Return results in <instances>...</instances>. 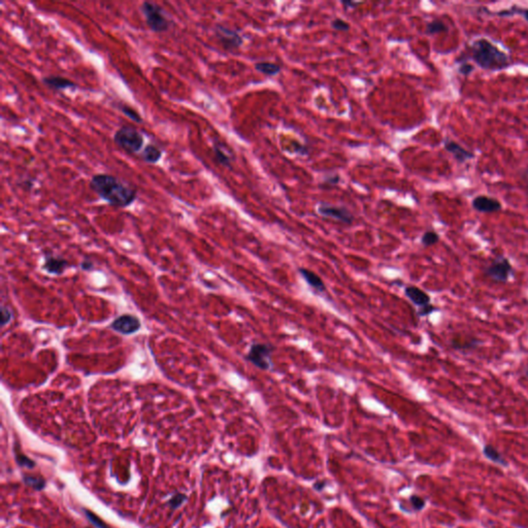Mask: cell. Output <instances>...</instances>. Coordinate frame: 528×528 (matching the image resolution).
I'll return each instance as SVG.
<instances>
[{
	"label": "cell",
	"instance_id": "15",
	"mask_svg": "<svg viewBox=\"0 0 528 528\" xmlns=\"http://www.w3.org/2000/svg\"><path fill=\"white\" fill-rule=\"evenodd\" d=\"M140 157L149 164H156L162 157V150L155 145L150 144L140 153Z\"/></svg>",
	"mask_w": 528,
	"mask_h": 528
},
{
	"label": "cell",
	"instance_id": "16",
	"mask_svg": "<svg viewBox=\"0 0 528 528\" xmlns=\"http://www.w3.org/2000/svg\"><path fill=\"white\" fill-rule=\"evenodd\" d=\"M66 264L67 263L64 259L59 258V257H54V256H49L46 259L45 267L49 272L59 274L64 270Z\"/></svg>",
	"mask_w": 528,
	"mask_h": 528
},
{
	"label": "cell",
	"instance_id": "17",
	"mask_svg": "<svg viewBox=\"0 0 528 528\" xmlns=\"http://www.w3.org/2000/svg\"><path fill=\"white\" fill-rule=\"evenodd\" d=\"M450 344L452 348L457 351H469L479 348L483 345V342L477 338H471L470 341L467 342H458L456 339H452Z\"/></svg>",
	"mask_w": 528,
	"mask_h": 528
},
{
	"label": "cell",
	"instance_id": "8",
	"mask_svg": "<svg viewBox=\"0 0 528 528\" xmlns=\"http://www.w3.org/2000/svg\"><path fill=\"white\" fill-rule=\"evenodd\" d=\"M318 212L321 216L331 218L345 224H352L354 221V216L352 212L344 207H335L327 204H321L318 207Z\"/></svg>",
	"mask_w": 528,
	"mask_h": 528
},
{
	"label": "cell",
	"instance_id": "28",
	"mask_svg": "<svg viewBox=\"0 0 528 528\" xmlns=\"http://www.w3.org/2000/svg\"><path fill=\"white\" fill-rule=\"evenodd\" d=\"M474 69H475V68H474V66H473L472 64H470V63H465V62H464V63L460 64V66H459V68H458L459 72H460L461 74L465 75V77H467V75H469V74H471V73L474 71Z\"/></svg>",
	"mask_w": 528,
	"mask_h": 528
},
{
	"label": "cell",
	"instance_id": "32",
	"mask_svg": "<svg viewBox=\"0 0 528 528\" xmlns=\"http://www.w3.org/2000/svg\"><path fill=\"white\" fill-rule=\"evenodd\" d=\"M338 182H339V175L338 174L329 175V177H327L324 180V183L326 184V186H334V185L338 184Z\"/></svg>",
	"mask_w": 528,
	"mask_h": 528
},
{
	"label": "cell",
	"instance_id": "25",
	"mask_svg": "<svg viewBox=\"0 0 528 528\" xmlns=\"http://www.w3.org/2000/svg\"><path fill=\"white\" fill-rule=\"evenodd\" d=\"M331 26H332V28H333L334 30H336V31H344V32L349 31L350 28H351L350 24H349L348 22H346V21H344V20H342V19H338V18H337V19H334V20L331 22Z\"/></svg>",
	"mask_w": 528,
	"mask_h": 528
},
{
	"label": "cell",
	"instance_id": "27",
	"mask_svg": "<svg viewBox=\"0 0 528 528\" xmlns=\"http://www.w3.org/2000/svg\"><path fill=\"white\" fill-rule=\"evenodd\" d=\"M25 481H26V483L36 489H43L44 486H45V482L41 479H35V477H32V476H25Z\"/></svg>",
	"mask_w": 528,
	"mask_h": 528
},
{
	"label": "cell",
	"instance_id": "14",
	"mask_svg": "<svg viewBox=\"0 0 528 528\" xmlns=\"http://www.w3.org/2000/svg\"><path fill=\"white\" fill-rule=\"evenodd\" d=\"M445 150L450 154L453 155V157L459 163H464L465 161H468L474 157V154L472 152L461 147L459 144L452 141H447L445 143Z\"/></svg>",
	"mask_w": 528,
	"mask_h": 528
},
{
	"label": "cell",
	"instance_id": "29",
	"mask_svg": "<svg viewBox=\"0 0 528 528\" xmlns=\"http://www.w3.org/2000/svg\"><path fill=\"white\" fill-rule=\"evenodd\" d=\"M87 516L89 517L90 521H92L93 524H95V525L98 526L99 528H108V527H107V526H106L102 520H100L99 518H97L94 514H92V513H90V512H87Z\"/></svg>",
	"mask_w": 528,
	"mask_h": 528
},
{
	"label": "cell",
	"instance_id": "23",
	"mask_svg": "<svg viewBox=\"0 0 528 528\" xmlns=\"http://www.w3.org/2000/svg\"><path fill=\"white\" fill-rule=\"evenodd\" d=\"M438 241H439V235L435 231H432V230L426 231L421 237V244L424 247H431L437 244Z\"/></svg>",
	"mask_w": 528,
	"mask_h": 528
},
{
	"label": "cell",
	"instance_id": "24",
	"mask_svg": "<svg viewBox=\"0 0 528 528\" xmlns=\"http://www.w3.org/2000/svg\"><path fill=\"white\" fill-rule=\"evenodd\" d=\"M120 109L122 110V112H123V114H124L125 116H127V117H128L129 119H131L133 122L138 123V124H141V123L143 122V119H142L141 115L138 114V112H137L134 108H132V107H130V106H122L120 107Z\"/></svg>",
	"mask_w": 528,
	"mask_h": 528
},
{
	"label": "cell",
	"instance_id": "18",
	"mask_svg": "<svg viewBox=\"0 0 528 528\" xmlns=\"http://www.w3.org/2000/svg\"><path fill=\"white\" fill-rule=\"evenodd\" d=\"M213 154H215V158L219 164L225 166V167H231V158L230 156L225 152L222 149V145L218 142L213 144Z\"/></svg>",
	"mask_w": 528,
	"mask_h": 528
},
{
	"label": "cell",
	"instance_id": "10",
	"mask_svg": "<svg viewBox=\"0 0 528 528\" xmlns=\"http://www.w3.org/2000/svg\"><path fill=\"white\" fill-rule=\"evenodd\" d=\"M473 208L479 212L483 213H492L499 211L501 210V204L499 201L493 197L480 195L474 198L473 200Z\"/></svg>",
	"mask_w": 528,
	"mask_h": 528
},
{
	"label": "cell",
	"instance_id": "31",
	"mask_svg": "<svg viewBox=\"0 0 528 528\" xmlns=\"http://www.w3.org/2000/svg\"><path fill=\"white\" fill-rule=\"evenodd\" d=\"M185 499H186L185 495H183V494H178V495H175V496L169 501V504H170L171 508H177V507H179V506L182 504L183 500H185Z\"/></svg>",
	"mask_w": 528,
	"mask_h": 528
},
{
	"label": "cell",
	"instance_id": "4",
	"mask_svg": "<svg viewBox=\"0 0 528 528\" xmlns=\"http://www.w3.org/2000/svg\"><path fill=\"white\" fill-rule=\"evenodd\" d=\"M115 144L129 154H137L141 152L144 146V136L132 126L124 125L114 134Z\"/></svg>",
	"mask_w": 528,
	"mask_h": 528
},
{
	"label": "cell",
	"instance_id": "22",
	"mask_svg": "<svg viewBox=\"0 0 528 528\" xmlns=\"http://www.w3.org/2000/svg\"><path fill=\"white\" fill-rule=\"evenodd\" d=\"M484 454L487 458H489L490 460H492L493 462H496V463H500V464H507L506 463V460L502 458L500 456V454L497 452V450L495 448H493L492 446L490 445H487L485 446L484 448Z\"/></svg>",
	"mask_w": 528,
	"mask_h": 528
},
{
	"label": "cell",
	"instance_id": "6",
	"mask_svg": "<svg viewBox=\"0 0 528 528\" xmlns=\"http://www.w3.org/2000/svg\"><path fill=\"white\" fill-rule=\"evenodd\" d=\"M273 348L267 344H253L251 346L246 358L257 369L261 370H268L272 367L271 355Z\"/></svg>",
	"mask_w": 528,
	"mask_h": 528
},
{
	"label": "cell",
	"instance_id": "13",
	"mask_svg": "<svg viewBox=\"0 0 528 528\" xmlns=\"http://www.w3.org/2000/svg\"><path fill=\"white\" fill-rule=\"evenodd\" d=\"M298 271L301 274V276H303V279L307 282V284L312 289H314V290L319 293H323L326 291V286L317 273H315L308 268H299Z\"/></svg>",
	"mask_w": 528,
	"mask_h": 528
},
{
	"label": "cell",
	"instance_id": "19",
	"mask_svg": "<svg viewBox=\"0 0 528 528\" xmlns=\"http://www.w3.org/2000/svg\"><path fill=\"white\" fill-rule=\"evenodd\" d=\"M255 68L257 71L265 75H269V77H273V75L280 73L282 69L279 64L271 63V62H258L255 64Z\"/></svg>",
	"mask_w": 528,
	"mask_h": 528
},
{
	"label": "cell",
	"instance_id": "1",
	"mask_svg": "<svg viewBox=\"0 0 528 528\" xmlns=\"http://www.w3.org/2000/svg\"><path fill=\"white\" fill-rule=\"evenodd\" d=\"M89 186L100 198L112 207L127 208L132 205L137 196L133 188L121 182L117 177L108 173L94 174Z\"/></svg>",
	"mask_w": 528,
	"mask_h": 528
},
{
	"label": "cell",
	"instance_id": "26",
	"mask_svg": "<svg viewBox=\"0 0 528 528\" xmlns=\"http://www.w3.org/2000/svg\"><path fill=\"white\" fill-rule=\"evenodd\" d=\"M436 310H437L436 307H434L433 305L429 304V305H427V306H425V307H423V308H420V309L418 310V316H419V317H426V316H429L430 314H432V313L435 312Z\"/></svg>",
	"mask_w": 528,
	"mask_h": 528
},
{
	"label": "cell",
	"instance_id": "36",
	"mask_svg": "<svg viewBox=\"0 0 528 528\" xmlns=\"http://www.w3.org/2000/svg\"><path fill=\"white\" fill-rule=\"evenodd\" d=\"M523 371H524V374H525V376H526V378L528 379V364H527V366H526V367L524 368V370H523Z\"/></svg>",
	"mask_w": 528,
	"mask_h": 528
},
{
	"label": "cell",
	"instance_id": "7",
	"mask_svg": "<svg viewBox=\"0 0 528 528\" xmlns=\"http://www.w3.org/2000/svg\"><path fill=\"white\" fill-rule=\"evenodd\" d=\"M215 35L224 49L228 50V51L238 49L244 43L243 37L240 33L224 26V25H217L215 28Z\"/></svg>",
	"mask_w": 528,
	"mask_h": 528
},
{
	"label": "cell",
	"instance_id": "5",
	"mask_svg": "<svg viewBox=\"0 0 528 528\" xmlns=\"http://www.w3.org/2000/svg\"><path fill=\"white\" fill-rule=\"evenodd\" d=\"M513 272L512 264L505 256H496L484 268V273L487 278L496 283H507Z\"/></svg>",
	"mask_w": 528,
	"mask_h": 528
},
{
	"label": "cell",
	"instance_id": "34",
	"mask_svg": "<svg viewBox=\"0 0 528 528\" xmlns=\"http://www.w3.org/2000/svg\"><path fill=\"white\" fill-rule=\"evenodd\" d=\"M342 4L345 6L346 9L348 8H355L358 5L362 4L361 2H354V1H342Z\"/></svg>",
	"mask_w": 528,
	"mask_h": 528
},
{
	"label": "cell",
	"instance_id": "20",
	"mask_svg": "<svg viewBox=\"0 0 528 528\" xmlns=\"http://www.w3.org/2000/svg\"><path fill=\"white\" fill-rule=\"evenodd\" d=\"M445 31H448L447 25L439 19H434L431 22H429L428 24H427L426 30H425L427 34H435V33L445 32Z\"/></svg>",
	"mask_w": 528,
	"mask_h": 528
},
{
	"label": "cell",
	"instance_id": "30",
	"mask_svg": "<svg viewBox=\"0 0 528 528\" xmlns=\"http://www.w3.org/2000/svg\"><path fill=\"white\" fill-rule=\"evenodd\" d=\"M293 149H294V152L298 153L299 155H308L309 154V150L307 149V147L300 145L296 142H293Z\"/></svg>",
	"mask_w": 528,
	"mask_h": 528
},
{
	"label": "cell",
	"instance_id": "2",
	"mask_svg": "<svg viewBox=\"0 0 528 528\" xmlns=\"http://www.w3.org/2000/svg\"><path fill=\"white\" fill-rule=\"evenodd\" d=\"M472 59L481 68L497 71L510 65L509 56L486 39L475 41L471 46Z\"/></svg>",
	"mask_w": 528,
	"mask_h": 528
},
{
	"label": "cell",
	"instance_id": "12",
	"mask_svg": "<svg viewBox=\"0 0 528 528\" xmlns=\"http://www.w3.org/2000/svg\"><path fill=\"white\" fill-rule=\"evenodd\" d=\"M406 296L412 301V303L420 308H423L430 304V296L427 294L422 289L416 286H408L405 289Z\"/></svg>",
	"mask_w": 528,
	"mask_h": 528
},
{
	"label": "cell",
	"instance_id": "9",
	"mask_svg": "<svg viewBox=\"0 0 528 528\" xmlns=\"http://www.w3.org/2000/svg\"><path fill=\"white\" fill-rule=\"evenodd\" d=\"M110 327L122 334H132L141 328V322L131 315H123L111 323Z\"/></svg>",
	"mask_w": 528,
	"mask_h": 528
},
{
	"label": "cell",
	"instance_id": "3",
	"mask_svg": "<svg viewBox=\"0 0 528 528\" xmlns=\"http://www.w3.org/2000/svg\"><path fill=\"white\" fill-rule=\"evenodd\" d=\"M140 10L144 15L147 26L156 33L165 32L170 27V21L166 17L164 9L158 3L152 1H145L140 6Z\"/></svg>",
	"mask_w": 528,
	"mask_h": 528
},
{
	"label": "cell",
	"instance_id": "11",
	"mask_svg": "<svg viewBox=\"0 0 528 528\" xmlns=\"http://www.w3.org/2000/svg\"><path fill=\"white\" fill-rule=\"evenodd\" d=\"M43 83L45 86H47L49 89L54 91H61V90H67V89H73L77 88V84L74 82L60 77V75H49V77L43 78Z\"/></svg>",
	"mask_w": 528,
	"mask_h": 528
},
{
	"label": "cell",
	"instance_id": "21",
	"mask_svg": "<svg viewBox=\"0 0 528 528\" xmlns=\"http://www.w3.org/2000/svg\"><path fill=\"white\" fill-rule=\"evenodd\" d=\"M496 15H498L500 17H510V16H514V15H521L526 20V22H528V8H524V7L513 6V7L509 8V9L496 12Z\"/></svg>",
	"mask_w": 528,
	"mask_h": 528
},
{
	"label": "cell",
	"instance_id": "35",
	"mask_svg": "<svg viewBox=\"0 0 528 528\" xmlns=\"http://www.w3.org/2000/svg\"><path fill=\"white\" fill-rule=\"evenodd\" d=\"M91 266H92V265H91L90 263H89V264H87V263H83V264H82V267H83L84 269H89V268H91Z\"/></svg>",
	"mask_w": 528,
	"mask_h": 528
},
{
	"label": "cell",
	"instance_id": "33",
	"mask_svg": "<svg viewBox=\"0 0 528 528\" xmlns=\"http://www.w3.org/2000/svg\"><path fill=\"white\" fill-rule=\"evenodd\" d=\"M18 462L21 465H24V467H27V468H32L34 465V463L31 460H29L27 457L22 456V455L18 456Z\"/></svg>",
	"mask_w": 528,
	"mask_h": 528
}]
</instances>
